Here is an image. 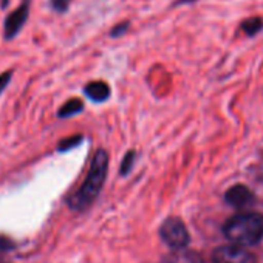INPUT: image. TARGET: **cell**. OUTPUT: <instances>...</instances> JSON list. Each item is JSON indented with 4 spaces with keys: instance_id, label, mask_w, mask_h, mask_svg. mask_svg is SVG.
<instances>
[{
    "instance_id": "obj_1",
    "label": "cell",
    "mask_w": 263,
    "mask_h": 263,
    "mask_svg": "<svg viewBox=\"0 0 263 263\" xmlns=\"http://www.w3.org/2000/svg\"><path fill=\"white\" fill-rule=\"evenodd\" d=\"M107 169H108V155L105 151L99 149L91 158L90 169L84 183L71 197H68L67 203L70 209L81 212L93 204V201L98 198L104 186V181L107 178Z\"/></svg>"
},
{
    "instance_id": "obj_2",
    "label": "cell",
    "mask_w": 263,
    "mask_h": 263,
    "mask_svg": "<svg viewBox=\"0 0 263 263\" xmlns=\"http://www.w3.org/2000/svg\"><path fill=\"white\" fill-rule=\"evenodd\" d=\"M224 237L235 246H252L263 238V215L245 212L234 215L223 226Z\"/></svg>"
},
{
    "instance_id": "obj_3",
    "label": "cell",
    "mask_w": 263,
    "mask_h": 263,
    "mask_svg": "<svg viewBox=\"0 0 263 263\" xmlns=\"http://www.w3.org/2000/svg\"><path fill=\"white\" fill-rule=\"evenodd\" d=\"M160 235L163 241L175 251L184 249L189 245V232L184 223L180 218H167L160 229Z\"/></svg>"
},
{
    "instance_id": "obj_4",
    "label": "cell",
    "mask_w": 263,
    "mask_h": 263,
    "mask_svg": "<svg viewBox=\"0 0 263 263\" xmlns=\"http://www.w3.org/2000/svg\"><path fill=\"white\" fill-rule=\"evenodd\" d=\"M31 2H33V0H22L14 11L8 13V16L5 17V22H4V37H5V41H13L21 34L22 28L25 27V24H27V21L30 17Z\"/></svg>"
},
{
    "instance_id": "obj_5",
    "label": "cell",
    "mask_w": 263,
    "mask_h": 263,
    "mask_svg": "<svg viewBox=\"0 0 263 263\" xmlns=\"http://www.w3.org/2000/svg\"><path fill=\"white\" fill-rule=\"evenodd\" d=\"M214 263H257V258L249 251L240 246H220L212 254Z\"/></svg>"
},
{
    "instance_id": "obj_6",
    "label": "cell",
    "mask_w": 263,
    "mask_h": 263,
    "mask_svg": "<svg viewBox=\"0 0 263 263\" xmlns=\"http://www.w3.org/2000/svg\"><path fill=\"white\" fill-rule=\"evenodd\" d=\"M224 200L234 206V208H243L246 204H249L252 200H254V194L243 184H237V186H232L226 195H224Z\"/></svg>"
},
{
    "instance_id": "obj_7",
    "label": "cell",
    "mask_w": 263,
    "mask_h": 263,
    "mask_svg": "<svg viewBox=\"0 0 263 263\" xmlns=\"http://www.w3.org/2000/svg\"><path fill=\"white\" fill-rule=\"evenodd\" d=\"M84 93L85 96L93 101V102H104L110 98V87L107 82L104 81H93V82H88L85 87H84Z\"/></svg>"
},
{
    "instance_id": "obj_8",
    "label": "cell",
    "mask_w": 263,
    "mask_h": 263,
    "mask_svg": "<svg viewBox=\"0 0 263 263\" xmlns=\"http://www.w3.org/2000/svg\"><path fill=\"white\" fill-rule=\"evenodd\" d=\"M84 110V102L78 98H73V99H68L59 110H58V116L59 118H70V116H74L78 113H81Z\"/></svg>"
},
{
    "instance_id": "obj_9",
    "label": "cell",
    "mask_w": 263,
    "mask_h": 263,
    "mask_svg": "<svg viewBox=\"0 0 263 263\" xmlns=\"http://www.w3.org/2000/svg\"><path fill=\"white\" fill-rule=\"evenodd\" d=\"M240 30L246 36L254 37V36H257L263 30V19L261 17H249V19H245L240 24Z\"/></svg>"
},
{
    "instance_id": "obj_10",
    "label": "cell",
    "mask_w": 263,
    "mask_h": 263,
    "mask_svg": "<svg viewBox=\"0 0 263 263\" xmlns=\"http://www.w3.org/2000/svg\"><path fill=\"white\" fill-rule=\"evenodd\" d=\"M163 263H201V260L198 258L197 254L194 252H186L183 249L174 252L172 255H169Z\"/></svg>"
},
{
    "instance_id": "obj_11",
    "label": "cell",
    "mask_w": 263,
    "mask_h": 263,
    "mask_svg": "<svg viewBox=\"0 0 263 263\" xmlns=\"http://www.w3.org/2000/svg\"><path fill=\"white\" fill-rule=\"evenodd\" d=\"M81 143H82V137H81V135L68 137V138H64V140L58 144V151H59V152H68V151L74 149L76 146H79Z\"/></svg>"
},
{
    "instance_id": "obj_12",
    "label": "cell",
    "mask_w": 263,
    "mask_h": 263,
    "mask_svg": "<svg viewBox=\"0 0 263 263\" xmlns=\"http://www.w3.org/2000/svg\"><path fill=\"white\" fill-rule=\"evenodd\" d=\"M16 248H17V245L14 240H11L7 235H0V257L8 254V252H13Z\"/></svg>"
},
{
    "instance_id": "obj_13",
    "label": "cell",
    "mask_w": 263,
    "mask_h": 263,
    "mask_svg": "<svg viewBox=\"0 0 263 263\" xmlns=\"http://www.w3.org/2000/svg\"><path fill=\"white\" fill-rule=\"evenodd\" d=\"M71 2H73V0H50V7L58 14H64V13L68 11Z\"/></svg>"
},
{
    "instance_id": "obj_14",
    "label": "cell",
    "mask_w": 263,
    "mask_h": 263,
    "mask_svg": "<svg viewBox=\"0 0 263 263\" xmlns=\"http://www.w3.org/2000/svg\"><path fill=\"white\" fill-rule=\"evenodd\" d=\"M128 28H130V22L128 21H125V22H119V24H116L111 30H110V37H121V36H124L127 31H128Z\"/></svg>"
},
{
    "instance_id": "obj_15",
    "label": "cell",
    "mask_w": 263,
    "mask_h": 263,
    "mask_svg": "<svg viewBox=\"0 0 263 263\" xmlns=\"http://www.w3.org/2000/svg\"><path fill=\"white\" fill-rule=\"evenodd\" d=\"M134 160H135V152L132 151L125 155V158L122 160V164H121V175H125L130 172L132 166H134Z\"/></svg>"
},
{
    "instance_id": "obj_16",
    "label": "cell",
    "mask_w": 263,
    "mask_h": 263,
    "mask_svg": "<svg viewBox=\"0 0 263 263\" xmlns=\"http://www.w3.org/2000/svg\"><path fill=\"white\" fill-rule=\"evenodd\" d=\"M13 74H14L13 70H7L4 73H0V96H2V93L5 91V88L10 85V82L13 79Z\"/></svg>"
},
{
    "instance_id": "obj_17",
    "label": "cell",
    "mask_w": 263,
    "mask_h": 263,
    "mask_svg": "<svg viewBox=\"0 0 263 263\" xmlns=\"http://www.w3.org/2000/svg\"><path fill=\"white\" fill-rule=\"evenodd\" d=\"M197 0H174L172 2V5H171V8H178V7H181V5H192V4H195Z\"/></svg>"
},
{
    "instance_id": "obj_18",
    "label": "cell",
    "mask_w": 263,
    "mask_h": 263,
    "mask_svg": "<svg viewBox=\"0 0 263 263\" xmlns=\"http://www.w3.org/2000/svg\"><path fill=\"white\" fill-rule=\"evenodd\" d=\"M10 2H11V0H0V8H2V10H8Z\"/></svg>"
},
{
    "instance_id": "obj_19",
    "label": "cell",
    "mask_w": 263,
    "mask_h": 263,
    "mask_svg": "<svg viewBox=\"0 0 263 263\" xmlns=\"http://www.w3.org/2000/svg\"><path fill=\"white\" fill-rule=\"evenodd\" d=\"M0 263H4V261H0ZM5 263H7V261H5Z\"/></svg>"
}]
</instances>
